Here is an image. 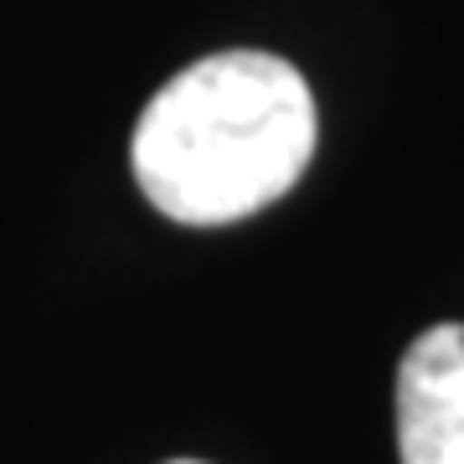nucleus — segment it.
<instances>
[{"mask_svg":"<svg viewBox=\"0 0 464 464\" xmlns=\"http://www.w3.org/2000/svg\"><path fill=\"white\" fill-rule=\"evenodd\" d=\"M315 155V99L268 52H217L176 72L134 124L130 166L155 212L227 227L264 212Z\"/></svg>","mask_w":464,"mask_h":464,"instance_id":"f257e3e1","label":"nucleus"},{"mask_svg":"<svg viewBox=\"0 0 464 464\" xmlns=\"http://www.w3.org/2000/svg\"><path fill=\"white\" fill-rule=\"evenodd\" d=\"M402 464H464V325H433L398 366Z\"/></svg>","mask_w":464,"mask_h":464,"instance_id":"f03ea898","label":"nucleus"},{"mask_svg":"<svg viewBox=\"0 0 464 464\" xmlns=\"http://www.w3.org/2000/svg\"><path fill=\"white\" fill-rule=\"evenodd\" d=\"M170 464H201V459H170Z\"/></svg>","mask_w":464,"mask_h":464,"instance_id":"7ed1b4c3","label":"nucleus"}]
</instances>
